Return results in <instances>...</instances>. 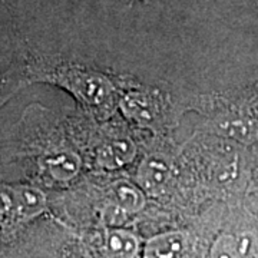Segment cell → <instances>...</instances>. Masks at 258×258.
I'll return each mask as SVG.
<instances>
[{"instance_id":"obj_1","label":"cell","mask_w":258,"mask_h":258,"mask_svg":"<svg viewBox=\"0 0 258 258\" xmlns=\"http://www.w3.org/2000/svg\"><path fill=\"white\" fill-rule=\"evenodd\" d=\"M138 182L149 194L165 191L172 179V168L165 158L148 157L141 162L138 169Z\"/></svg>"},{"instance_id":"obj_2","label":"cell","mask_w":258,"mask_h":258,"mask_svg":"<svg viewBox=\"0 0 258 258\" xmlns=\"http://www.w3.org/2000/svg\"><path fill=\"white\" fill-rule=\"evenodd\" d=\"M188 238L182 232L169 231L148 241L144 258H186Z\"/></svg>"},{"instance_id":"obj_3","label":"cell","mask_w":258,"mask_h":258,"mask_svg":"<svg viewBox=\"0 0 258 258\" xmlns=\"http://www.w3.org/2000/svg\"><path fill=\"white\" fill-rule=\"evenodd\" d=\"M8 192L13 203V211L25 218L39 215L46 207L45 194L33 186L19 185L15 188H8Z\"/></svg>"},{"instance_id":"obj_4","label":"cell","mask_w":258,"mask_h":258,"mask_svg":"<svg viewBox=\"0 0 258 258\" xmlns=\"http://www.w3.org/2000/svg\"><path fill=\"white\" fill-rule=\"evenodd\" d=\"M137 154V148L132 141L119 138L109 141L98 151V164L108 169H115L129 164Z\"/></svg>"},{"instance_id":"obj_5","label":"cell","mask_w":258,"mask_h":258,"mask_svg":"<svg viewBox=\"0 0 258 258\" xmlns=\"http://www.w3.org/2000/svg\"><path fill=\"white\" fill-rule=\"evenodd\" d=\"M45 169L56 181H71L79 174L81 158L72 151H57L45 158Z\"/></svg>"},{"instance_id":"obj_6","label":"cell","mask_w":258,"mask_h":258,"mask_svg":"<svg viewBox=\"0 0 258 258\" xmlns=\"http://www.w3.org/2000/svg\"><path fill=\"white\" fill-rule=\"evenodd\" d=\"M137 237L126 230L112 228L105 238L106 258H134L138 251Z\"/></svg>"},{"instance_id":"obj_7","label":"cell","mask_w":258,"mask_h":258,"mask_svg":"<svg viewBox=\"0 0 258 258\" xmlns=\"http://www.w3.org/2000/svg\"><path fill=\"white\" fill-rule=\"evenodd\" d=\"M111 195L113 204H116L122 210L132 214L138 212L145 205V195L138 186L129 181L120 179L113 182L111 186Z\"/></svg>"},{"instance_id":"obj_8","label":"cell","mask_w":258,"mask_h":258,"mask_svg":"<svg viewBox=\"0 0 258 258\" xmlns=\"http://www.w3.org/2000/svg\"><path fill=\"white\" fill-rule=\"evenodd\" d=\"M249 251L247 237L224 234L217 238L211 248V258H245Z\"/></svg>"},{"instance_id":"obj_9","label":"cell","mask_w":258,"mask_h":258,"mask_svg":"<svg viewBox=\"0 0 258 258\" xmlns=\"http://www.w3.org/2000/svg\"><path fill=\"white\" fill-rule=\"evenodd\" d=\"M75 89L82 95L85 99L93 103H101L106 99L108 93L111 91V85L101 76L93 75H83L74 81Z\"/></svg>"},{"instance_id":"obj_10","label":"cell","mask_w":258,"mask_h":258,"mask_svg":"<svg viewBox=\"0 0 258 258\" xmlns=\"http://www.w3.org/2000/svg\"><path fill=\"white\" fill-rule=\"evenodd\" d=\"M126 215H128V212L122 210L120 207H118L116 204L113 203L111 205H108L105 212H103V218L109 225H119L125 220Z\"/></svg>"}]
</instances>
